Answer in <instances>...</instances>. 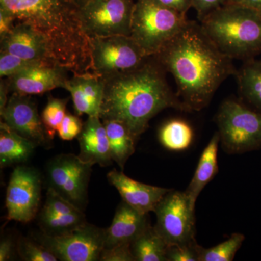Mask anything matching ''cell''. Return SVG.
Wrapping results in <instances>:
<instances>
[{
    "instance_id": "1",
    "label": "cell",
    "mask_w": 261,
    "mask_h": 261,
    "mask_svg": "<svg viewBox=\"0 0 261 261\" xmlns=\"http://www.w3.org/2000/svg\"><path fill=\"white\" fill-rule=\"evenodd\" d=\"M154 57L174 77L176 96L186 111L206 107L235 73L232 59L218 49L200 23L190 20Z\"/></svg>"
},
{
    "instance_id": "2",
    "label": "cell",
    "mask_w": 261,
    "mask_h": 261,
    "mask_svg": "<svg viewBox=\"0 0 261 261\" xmlns=\"http://www.w3.org/2000/svg\"><path fill=\"white\" fill-rule=\"evenodd\" d=\"M150 59L134 69L102 77L105 87L99 118L121 122L136 139L163 110L185 111L168 86L166 70L154 56Z\"/></svg>"
},
{
    "instance_id": "3",
    "label": "cell",
    "mask_w": 261,
    "mask_h": 261,
    "mask_svg": "<svg viewBox=\"0 0 261 261\" xmlns=\"http://www.w3.org/2000/svg\"><path fill=\"white\" fill-rule=\"evenodd\" d=\"M1 8L42 33L57 65L73 74L92 73L89 39L72 0H0Z\"/></svg>"
},
{
    "instance_id": "4",
    "label": "cell",
    "mask_w": 261,
    "mask_h": 261,
    "mask_svg": "<svg viewBox=\"0 0 261 261\" xmlns=\"http://www.w3.org/2000/svg\"><path fill=\"white\" fill-rule=\"evenodd\" d=\"M200 20L206 35L231 59H250L261 51V12L228 3Z\"/></svg>"
},
{
    "instance_id": "5",
    "label": "cell",
    "mask_w": 261,
    "mask_h": 261,
    "mask_svg": "<svg viewBox=\"0 0 261 261\" xmlns=\"http://www.w3.org/2000/svg\"><path fill=\"white\" fill-rule=\"evenodd\" d=\"M188 20L163 5L159 0H136L130 37L145 51L154 56L185 27Z\"/></svg>"
},
{
    "instance_id": "6",
    "label": "cell",
    "mask_w": 261,
    "mask_h": 261,
    "mask_svg": "<svg viewBox=\"0 0 261 261\" xmlns=\"http://www.w3.org/2000/svg\"><path fill=\"white\" fill-rule=\"evenodd\" d=\"M220 142L231 154L245 153L261 149V112L227 99L216 116Z\"/></svg>"
},
{
    "instance_id": "7",
    "label": "cell",
    "mask_w": 261,
    "mask_h": 261,
    "mask_svg": "<svg viewBox=\"0 0 261 261\" xmlns=\"http://www.w3.org/2000/svg\"><path fill=\"white\" fill-rule=\"evenodd\" d=\"M89 39L92 71L101 77L134 69L149 58L130 36Z\"/></svg>"
},
{
    "instance_id": "8",
    "label": "cell",
    "mask_w": 261,
    "mask_h": 261,
    "mask_svg": "<svg viewBox=\"0 0 261 261\" xmlns=\"http://www.w3.org/2000/svg\"><path fill=\"white\" fill-rule=\"evenodd\" d=\"M135 0H92L79 8L87 37L130 36Z\"/></svg>"
},
{
    "instance_id": "9",
    "label": "cell",
    "mask_w": 261,
    "mask_h": 261,
    "mask_svg": "<svg viewBox=\"0 0 261 261\" xmlns=\"http://www.w3.org/2000/svg\"><path fill=\"white\" fill-rule=\"evenodd\" d=\"M154 226L169 246L195 242V207L185 192L171 190L156 207Z\"/></svg>"
},
{
    "instance_id": "10",
    "label": "cell",
    "mask_w": 261,
    "mask_h": 261,
    "mask_svg": "<svg viewBox=\"0 0 261 261\" xmlns=\"http://www.w3.org/2000/svg\"><path fill=\"white\" fill-rule=\"evenodd\" d=\"M92 166L74 154H60L47 166L49 187L84 211Z\"/></svg>"
},
{
    "instance_id": "11",
    "label": "cell",
    "mask_w": 261,
    "mask_h": 261,
    "mask_svg": "<svg viewBox=\"0 0 261 261\" xmlns=\"http://www.w3.org/2000/svg\"><path fill=\"white\" fill-rule=\"evenodd\" d=\"M39 242L53 252L58 260H99L104 249L105 229L86 223L61 236L43 233Z\"/></svg>"
},
{
    "instance_id": "12",
    "label": "cell",
    "mask_w": 261,
    "mask_h": 261,
    "mask_svg": "<svg viewBox=\"0 0 261 261\" xmlns=\"http://www.w3.org/2000/svg\"><path fill=\"white\" fill-rule=\"evenodd\" d=\"M42 180L34 168L18 166L10 176L7 189L8 220L28 223L34 219L41 200Z\"/></svg>"
},
{
    "instance_id": "13",
    "label": "cell",
    "mask_w": 261,
    "mask_h": 261,
    "mask_svg": "<svg viewBox=\"0 0 261 261\" xmlns=\"http://www.w3.org/2000/svg\"><path fill=\"white\" fill-rule=\"evenodd\" d=\"M1 116L10 128L37 146H47L51 140L37 106L28 95L13 93L1 112Z\"/></svg>"
},
{
    "instance_id": "14",
    "label": "cell",
    "mask_w": 261,
    "mask_h": 261,
    "mask_svg": "<svg viewBox=\"0 0 261 261\" xmlns=\"http://www.w3.org/2000/svg\"><path fill=\"white\" fill-rule=\"evenodd\" d=\"M1 51L11 53L27 61L58 67L47 39L25 23H15L13 30L1 39Z\"/></svg>"
},
{
    "instance_id": "15",
    "label": "cell",
    "mask_w": 261,
    "mask_h": 261,
    "mask_svg": "<svg viewBox=\"0 0 261 261\" xmlns=\"http://www.w3.org/2000/svg\"><path fill=\"white\" fill-rule=\"evenodd\" d=\"M69 70L60 67L37 65L29 67L6 80L8 88L13 93L32 95L65 88Z\"/></svg>"
},
{
    "instance_id": "16",
    "label": "cell",
    "mask_w": 261,
    "mask_h": 261,
    "mask_svg": "<svg viewBox=\"0 0 261 261\" xmlns=\"http://www.w3.org/2000/svg\"><path fill=\"white\" fill-rule=\"evenodd\" d=\"M107 177L119 192L123 202L141 214L154 212L163 197L171 190L135 181L116 169L108 173Z\"/></svg>"
},
{
    "instance_id": "17",
    "label": "cell",
    "mask_w": 261,
    "mask_h": 261,
    "mask_svg": "<svg viewBox=\"0 0 261 261\" xmlns=\"http://www.w3.org/2000/svg\"><path fill=\"white\" fill-rule=\"evenodd\" d=\"M104 80L93 73L73 74L65 88L71 94L75 115L99 116L104 94Z\"/></svg>"
},
{
    "instance_id": "18",
    "label": "cell",
    "mask_w": 261,
    "mask_h": 261,
    "mask_svg": "<svg viewBox=\"0 0 261 261\" xmlns=\"http://www.w3.org/2000/svg\"><path fill=\"white\" fill-rule=\"evenodd\" d=\"M147 216L123 201L117 208L112 224L105 229L104 249L121 244H132L149 226Z\"/></svg>"
},
{
    "instance_id": "19",
    "label": "cell",
    "mask_w": 261,
    "mask_h": 261,
    "mask_svg": "<svg viewBox=\"0 0 261 261\" xmlns=\"http://www.w3.org/2000/svg\"><path fill=\"white\" fill-rule=\"evenodd\" d=\"M80 159L84 162L107 166L112 162L106 127L99 116H89L78 136Z\"/></svg>"
},
{
    "instance_id": "20",
    "label": "cell",
    "mask_w": 261,
    "mask_h": 261,
    "mask_svg": "<svg viewBox=\"0 0 261 261\" xmlns=\"http://www.w3.org/2000/svg\"><path fill=\"white\" fill-rule=\"evenodd\" d=\"M219 142V134L216 132L201 154L193 178L185 192L192 207H195L196 201L200 192L219 172L218 150Z\"/></svg>"
},
{
    "instance_id": "21",
    "label": "cell",
    "mask_w": 261,
    "mask_h": 261,
    "mask_svg": "<svg viewBox=\"0 0 261 261\" xmlns=\"http://www.w3.org/2000/svg\"><path fill=\"white\" fill-rule=\"evenodd\" d=\"M37 145L10 128L4 122L0 126V165L6 167L28 161Z\"/></svg>"
},
{
    "instance_id": "22",
    "label": "cell",
    "mask_w": 261,
    "mask_h": 261,
    "mask_svg": "<svg viewBox=\"0 0 261 261\" xmlns=\"http://www.w3.org/2000/svg\"><path fill=\"white\" fill-rule=\"evenodd\" d=\"M102 121L107 133L111 158L123 170L127 161L135 152L137 139L121 122Z\"/></svg>"
},
{
    "instance_id": "23",
    "label": "cell",
    "mask_w": 261,
    "mask_h": 261,
    "mask_svg": "<svg viewBox=\"0 0 261 261\" xmlns=\"http://www.w3.org/2000/svg\"><path fill=\"white\" fill-rule=\"evenodd\" d=\"M132 253L137 261H167L168 245L149 225L130 244Z\"/></svg>"
},
{
    "instance_id": "24",
    "label": "cell",
    "mask_w": 261,
    "mask_h": 261,
    "mask_svg": "<svg viewBox=\"0 0 261 261\" xmlns=\"http://www.w3.org/2000/svg\"><path fill=\"white\" fill-rule=\"evenodd\" d=\"M237 76L241 95L256 111L261 112V61L248 62Z\"/></svg>"
},
{
    "instance_id": "25",
    "label": "cell",
    "mask_w": 261,
    "mask_h": 261,
    "mask_svg": "<svg viewBox=\"0 0 261 261\" xmlns=\"http://www.w3.org/2000/svg\"><path fill=\"white\" fill-rule=\"evenodd\" d=\"M83 212L71 214H57L43 207L39 216V224L44 233L49 236H61L86 224Z\"/></svg>"
},
{
    "instance_id": "26",
    "label": "cell",
    "mask_w": 261,
    "mask_h": 261,
    "mask_svg": "<svg viewBox=\"0 0 261 261\" xmlns=\"http://www.w3.org/2000/svg\"><path fill=\"white\" fill-rule=\"evenodd\" d=\"M192 140L193 130L191 126L182 120H171L160 129V142L169 150H185L191 145Z\"/></svg>"
},
{
    "instance_id": "27",
    "label": "cell",
    "mask_w": 261,
    "mask_h": 261,
    "mask_svg": "<svg viewBox=\"0 0 261 261\" xmlns=\"http://www.w3.org/2000/svg\"><path fill=\"white\" fill-rule=\"evenodd\" d=\"M245 237L243 233H234L226 241L211 248L200 247L199 261H231L241 247Z\"/></svg>"
},
{
    "instance_id": "28",
    "label": "cell",
    "mask_w": 261,
    "mask_h": 261,
    "mask_svg": "<svg viewBox=\"0 0 261 261\" xmlns=\"http://www.w3.org/2000/svg\"><path fill=\"white\" fill-rule=\"evenodd\" d=\"M68 99L49 97L42 114V120L50 140H53L63 118L66 115Z\"/></svg>"
},
{
    "instance_id": "29",
    "label": "cell",
    "mask_w": 261,
    "mask_h": 261,
    "mask_svg": "<svg viewBox=\"0 0 261 261\" xmlns=\"http://www.w3.org/2000/svg\"><path fill=\"white\" fill-rule=\"evenodd\" d=\"M19 253L27 261H57L56 255L40 243L38 245L29 240H23L19 245Z\"/></svg>"
},
{
    "instance_id": "30",
    "label": "cell",
    "mask_w": 261,
    "mask_h": 261,
    "mask_svg": "<svg viewBox=\"0 0 261 261\" xmlns=\"http://www.w3.org/2000/svg\"><path fill=\"white\" fill-rule=\"evenodd\" d=\"M0 53V75L2 77L11 76L33 65H44L37 62L22 59L7 51H1Z\"/></svg>"
},
{
    "instance_id": "31",
    "label": "cell",
    "mask_w": 261,
    "mask_h": 261,
    "mask_svg": "<svg viewBox=\"0 0 261 261\" xmlns=\"http://www.w3.org/2000/svg\"><path fill=\"white\" fill-rule=\"evenodd\" d=\"M44 208L57 214H71L84 212L49 187H48L47 198Z\"/></svg>"
},
{
    "instance_id": "32",
    "label": "cell",
    "mask_w": 261,
    "mask_h": 261,
    "mask_svg": "<svg viewBox=\"0 0 261 261\" xmlns=\"http://www.w3.org/2000/svg\"><path fill=\"white\" fill-rule=\"evenodd\" d=\"M200 245L197 243L168 247L167 261H199Z\"/></svg>"
},
{
    "instance_id": "33",
    "label": "cell",
    "mask_w": 261,
    "mask_h": 261,
    "mask_svg": "<svg viewBox=\"0 0 261 261\" xmlns=\"http://www.w3.org/2000/svg\"><path fill=\"white\" fill-rule=\"evenodd\" d=\"M84 124L78 116L66 114L58 128V134L61 140L70 141L80 135Z\"/></svg>"
},
{
    "instance_id": "34",
    "label": "cell",
    "mask_w": 261,
    "mask_h": 261,
    "mask_svg": "<svg viewBox=\"0 0 261 261\" xmlns=\"http://www.w3.org/2000/svg\"><path fill=\"white\" fill-rule=\"evenodd\" d=\"M102 261H135L130 244H121L111 248L103 249L100 255Z\"/></svg>"
},
{
    "instance_id": "35",
    "label": "cell",
    "mask_w": 261,
    "mask_h": 261,
    "mask_svg": "<svg viewBox=\"0 0 261 261\" xmlns=\"http://www.w3.org/2000/svg\"><path fill=\"white\" fill-rule=\"evenodd\" d=\"M228 1L229 0H192V8H195L199 20H201L213 10L226 4Z\"/></svg>"
},
{
    "instance_id": "36",
    "label": "cell",
    "mask_w": 261,
    "mask_h": 261,
    "mask_svg": "<svg viewBox=\"0 0 261 261\" xmlns=\"http://www.w3.org/2000/svg\"><path fill=\"white\" fill-rule=\"evenodd\" d=\"M163 5L171 8L181 14L186 15L187 12L192 8V0H159Z\"/></svg>"
},
{
    "instance_id": "37",
    "label": "cell",
    "mask_w": 261,
    "mask_h": 261,
    "mask_svg": "<svg viewBox=\"0 0 261 261\" xmlns=\"http://www.w3.org/2000/svg\"><path fill=\"white\" fill-rule=\"evenodd\" d=\"M15 22L14 18L3 10H0V38L3 39L13 29Z\"/></svg>"
},
{
    "instance_id": "38",
    "label": "cell",
    "mask_w": 261,
    "mask_h": 261,
    "mask_svg": "<svg viewBox=\"0 0 261 261\" xmlns=\"http://www.w3.org/2000/svg\"><path fill=\"white\" fill-rule=\"evenodd\" d=\"M13 242L9 238L2 240L0 244V261L10 260L13 252Z\"/></svg>"
},
{
    "instance_id": "39",
    "label": "cell",
    "mask_w": 261,
    "mask_h": 261,
    "mask_svg": "<svg viewBox=\"0 0 261 261\" xmlns=\"http://www.w3.org/2000/svg\"><path fill=\"white\" fill-rule=\"evenodd\" d=\"M228 2L246 6L261 12V0H229Z\"/></svg>"
},
{
    "instance_id": "40",
    "label": "cell",
    "mask_w": 261,
    "mask_h": 261,
    "mask_svg": "<svg viewBox=\"0 0 261 261\" xmlns=\"http://www.w3.org/2000/svg\"><path fill=\"white\" fill-rule=\"evenodd\" d=\"M72 1L79 8H80L88 3L89 2L92 1V0H72Z\"/></svg>"
}]
</instances>
